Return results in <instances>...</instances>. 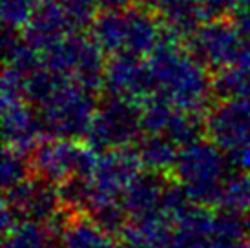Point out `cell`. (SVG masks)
<instances>
[{
  "instance_id": "30bf717a",
  "label": "cell",
  "mask_w": 250,
  "mask_h": 248,
  "mask_svg": "<svg viewBox=\"0 0 250 248\" xmlns=\"http://www.w3.org/2000/svg\"><path fill=\"white\" fill-rule=\"evenodd\" d=\"M68 26H71V22L68 21L59 0H44L28 22L26 44L33 48H51L62 39Z\"/></svg>"
},
{
  "instance_id": "8992f818",
  "label": "cell",
  "mask_w": 250,
  "mask_h": 248,
  "mask_svg": "<svg viewBox=\"0 0 250 248\" xmlns=\"http://www.w3.org/2000/svg\"><path fill=\"white\" fill-rule=\"evenodd\" d=\"M104 83L115 99L133 103L137 99H146L153 81L152 69L139 61V55L121 53L106 68Z\"/></svg>"
},
{
  "instance_id": "9c48e42d",
  "label": "cell",
  "mask_w": 250,
  "mask_h": 248,
  "mask_svg": "<svg viewBox=\"0 0 250 248\" xmlns=\"http://www.w3.org/2000/svg\"><path fill=\"white\" fill-rule=\"evenodd\" d=\"M59 203V193L48 183H21L7 190L4 210L13 217L22 215L24 219L42 221L53 217Z\"/></svg>"
},
{
  "instance_id": "ffe728a7",
  "label": "cell",
  "mask_w": 250,
  "mask_h": 248,
  "mask_svg": "<svg viewBox=\"0 0 250 248\" xmlns=\"http://www.w3.org/2000/svg\"><path fill=\"white\" fill-rule=\"evenodd\" d=\"M26 173H28V165L21 157V152L19 150L6 152V155H4V165H2V175H4V186H6L7 190L24 183Z\"/></svg>"
},
{
  "instance_id": "d4e9b609",
  "label": "cell",
  "mask_w": 250,
  "mask_h": 248,
  "mask_svg": "<svg viewBox=\"0 0 250 248\" xmlns=\"http://www.w3.org/2000/svg\"><path fill=\"white\" fill-rule=\"evenodd\" d=\"M245 223H247V230L250 232V214H249V217H247V221H245Z\"/></svg>"
},
{
  "instance_id": "6da1fadb",
  "label": "cell",
  "mask_w": 250,
  "mask_h": 248,
  "mask_svg": "<svg viewBox=\"0 0 250 248\" xmlns=\"http://www.w3.org/2000/svg\"><path fill=\"white\" fill-rule=\"evenodd\" d=\"M150 69L165 99L183 110H197L207 99V81L199 64L181 53L174 42H159L153 49Z\"/></svg>"
},
{
  "instance_id": "277c9868",
  "label": "cell",
  "mask_w": 250,
  "mask_h": 248,
  "mask_svg": "<svg viewBox=\"0 0 250 248\" xmlns=\"http://www.w3.org/2000/svg\"><path fill=\"white\" fill-rule=\"evenodd\" d=\"M141 119L133 113L132 103L115 99L104 104L103 110L91 119L90 141L95 148H117L128 145L137 133Z\"/></svg>"
},
{
  "instance_id": "8fae6325",
  "label": "cell",
  "mask_w": 250,
  "mask_h": 248,
  "mask_svg": "<svg viewBox=\"0 0 250 248\" xmlns=\"http://www.w3.org/2000/svg\"><path fill=\"white\" fill-rule=\"evenodd\" d=\"M42 121L31 115V111L21 99L4 103V131L6 141L13 150L24 152L33 145L41 133Z\"/></svg>"
},
{
  "instance_id": "2e32d148",
  "label": "cell",
  "mask_w": 250,
  "mask_h": 248,
  "mask_svg": "<svg viewBox=\"0 0 250 248\" xmlns=\"http://www.w3.org/2000/svg\"><path fill=\"white\" fill-rule=\"evenodd\" d=\"M174 145L175 143L172 139L152 133L141 141L137 155L143 163H146L153 170L167 168L170 165H175V161H177V152H175Z\"/></svg>"
},
{
  "instance_id": "3957f363",
  "label": "cell",
  "mask_w": 250,
  "mask_h": 248,
  "mask_svg": "<svg viewBox=\"0 0 250 248\" xmlns=\"http://www.w3.org/2000/svg\"><path fill=\"white\" fill-rule=\"evenodd\" d=\"M91 88L79 84L71 86L68 79L59 84L51 95L44 101V117L42 126H46L51 133L61 137L81 135L83 131L90 130L93 99L90 93Z\"/></svg>"
},
{
  "instance_id": "ba28073f",
  "label": "cell",
  "mask_w": 250,
  "mask_h": 248,
  "mask_svg": "<svg viewBox=\"0 0 250 248\" xmlns=\"http://www.w3.org/2000/svg\"><path fill=\"white\" fill-rule=\"evenodd\" d=\"M208 131L223 148L237 150L250 143V103L227 101L208 119Z\"/></svg>"
},
{
  "instance_id": "d6986e66",
  "label": "cell",
  "mask_w": 250,
  "mask_h": 248,
  "mask_svg": "<svg viewBox=\"0 0 250 248\" xmlns=\"http://www.w3.org/2000/svg\"><path fill=\"white\" fill-rule=\"evenodd\" d=\"M41 0H2V15L7 26H22L29 22Z\"/></svg>"
},
{
  "instance_id": "7a4b0ae2",
  "label": "cell",
  "mask_w": 250,
  "mask_h": 248,
  "mask_svg": "<svg viewBox=\"0 0 250 248\" xmlns=\"http://www.w3.org/2000/svg\"><path fill=\"white\" fill-rule=\"evenodd\" d=\"M177 175L185 192L199 205L219 203L223 188V161L217 148L201 143H190L177 155Z\"/></svg>"
},
{
  "instance_id": "5b68a950",
  "label": "cell",
  "mask_w": 250,
  "mask_h": 248,
  "mask_svg": "<svg viewBox=\"0 0 250 248\" xmlns=\"http://www.w3.org/2000/svg\"><path fill=\"white\" fill-rule=\"evenodd\" d=\"M35 166L48 181H68L71 177H90L95 161L91 152L84 148L70 143H53L37 150Z\"/></svg>"
},
{
  "instance_id": "7402d4cb",
  "label": "cell",
  "mask_w": 250,
  "mask_h": 248,
  "mask_svg": "<svg viewBox=\"0 0 250 248\" xmlns=\"http://www.w3.org/2000/svg\"><path fill=\"white\" fill-rule=\"evenodd\" d=\"M201 2V6L205 7V11L207 13H221L223 9H227L230 7V2L229 0H199Z\"/></svg>"
},
{
  "instance_id": "7c38bea8",
  "label": "cell",
  "mask_w": 250,
  "mask_h": 248,
  "mask_svg": "<svg viewBox=\"0 0 250 248\" xmlns=\"http://www.w3.org/2000/svg\"><path fill=\"white\" fill-rule=\"evenodd\" d=\"M157 9L167 31L175 37L195 33L207 15L199 0H157Z\"/></svg>"
},
{
  "instance_id": "ac0fdd59",
  "label": "cell",
  "mask_w": 250,
  "mask_h": 248,
  "mask_svg": "<svg viewBox=\"0 0 250 248\" xmlns=\"http://www.w3.org/2000/svg\"><path fill=\"white\" fill-rule=\"evenodd\" d=\"M215 90L229 101L250 103V69H225L215 83Z\"/></svg>"
},
{
  "instance_id": "9a60e30c",
  "label": "cell",
  "mask_w": 250,
  "mask_h": 248,
  "mask_svg": "<svg viewBox=\"0 0 250 248\" xmlns=\"http://www.w3.org/2000/svg\"><path fill=\"white\" fill-rule=\"evenodd\" d=\"M61 248H110L106 232L95 221L77 219L66 225L61 232Z\"/></svg>"
},
{
  "instance_id": "484cf974",
  "label": "cell",
  "mask_w": 250,
  "mask_h": 248,
  "mask_svg": "<svg viewBox=\"0 0 250 248\" xmlns=\"http://www.w3.org/2000/svg\"><path fill=\"white\" fill-rule=\"evenodd\" d=\"M155 2H157V0H155Z\"/></svg>"
},
{
  "instance_id": "52a82bcc",
  "label": "cell",
  "mask_w": 250,
  "mask_h": 248,
  "mask_svg": "<svg viewBox=\"0 0 250 248\" xmlns=\"http://www.w3.org/2000/svg\"><path fill=\"white\" fill-rule=\"evenodd\" d=\"M194 51L199 61L214 68H227L237 62L243 37L227 22H212L194 33Z\"/></svg>"
},
{
  "instance_id": "cb8c5ba5",
  "label": "cell",
  "mask_w": 250,
  "mask_h": 248,
  "mask_svg": "<svg viewBox=\"0 0 250 248\" xmlns=\"http://www.w3.org/2000/svg\"><path fill=\"white\" fill-rule=\"evenodd\" d=\"M212 248H247V247L239 245V241H237V243H214Z\"/></svg>"
},
{
  "instance_id": "e0dca14e",
  "label": "cell",
  "mask_w": 250,
  "mask_h": 248,
  "mask_svg": "<svg viewBox=\"0 0 250 248\" xmlns=\"http://www.w3.org/2000/svg\"><path fill=\"white\" fill-rule=\"evenodd\" d=\"M219 203L225 210L241 212L250 208V177L245 173H237L223 181Z\"/></svg>"
},
{
  "instance_id": "5bb4252c",
  "label": "cell",
  "mask_w": 250,
  "mask_h": 248,
  "mask_svg": "<svg viewBox=\"0 0 250 248\" xmlns=\"http://www.w3.org/2000/svg\"><path fill=\"white\" fill-rule=\"evenodd\" d=\"M55 232H48L37 221H17L6 230L4 248H61Z\"/></svg>"
},
{
  "instance_id": "603a6c76",
  "label": "cell",
  "mask_w": 250,
  "mask_h": 248,
  "mask_svg": "<svg viewBox=\"0 0 250 248\" xmlns=\"http://www.w3.org/2000/svg\"><path fill=\"white\" fill-rule=\"evenodd\" d=\"M97 2L104 7L106 11H121L128 6L130 0H97Z\"/></svg>"
},
{
  "instance_id": "4fadbf2b",
  "label": "cell",
  "mask_w": 250,
  "mask_h": 248,
  "mask_svg": "<svg viewBox=\"0 0 250 248\" xmlns=\"http://www.w3.org/2000/svg\"><path fill=\"white\" fill-rule=\"evenodd\" d=\"M167 188L157 175H137L125 192V208L135 217L161 210Z\"/></svg>"
},
{
  "instance_id": "44dd1931",
  "label": "cell",
  "mask_w": 250,
  "mask_h": 248,
  "mask_svg": "<svg viewBox=\"0 0 250 248\" xmlns=\"http://www.w3.org/2000/svg\"><path fill=\"white\" fill-rule=\"evenodd\" d=\"M71 26H84L91 21L97 0H59Z\"/></svg>"
}]
</instances>
